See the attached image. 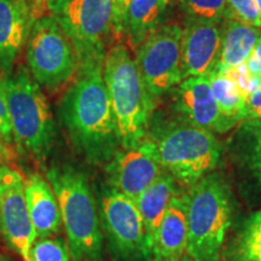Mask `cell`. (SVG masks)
Segmentation results:
<instances>
[{"mask_svg":"<svg viewBox=\"0 0 261 261\" xmlns=\"http://www.w3.org/2000/svg\"><path fill=\"white\" fill-rule=\"evenodd\" d=\"M103 64L79 65V76L61 104V120L71 143L94 165L109 162L121 146Z\"/></svg>","mask_w":261,"mask_h":261,"instance_id":"obj_1","label":"cell"},{"mask_svg":"<svg viewBox=\"0 0 261 261\" xmlns=\"http://www.w3.org/2000/svg\"><path fill=\"white\" fill-rule=\"evenodd\" d=\"M47 180L56 194L73 261H100L103 233L96 200L86 175L74 166L55 165Z\"/></svg>","mask_w":261,"mask_h":261,"instance_id":"obj_2","label":"cell"},{"mask_svg":"<svg viewBox=\"0 0 261 261\" xmlns=\"http://www.w3.org/2000/svg\"><path fill=\"white\" fill-rule=\"evenodd\" d=\"M103 73L121 148H133L145 139L154 109V96L146 87L137 62L122 45H116L107 52Z\"/></svg>","mask_w":261,"mask_h":261,"instance_id":"obj_3","label":"cell"},{"mask_svg":"<svg viewBox=\"0 0 261 261\" xmlns=\"http://www.w3.org/2000/svg\"><path fill=\"white\" fill-rule=\"evenodd\" d=\"M231 192L220 175L210 173L187 194L188 249L194 261H218L231 225Z\"/></svg>","mask_w":261,"mask_h":261,"instance_id":"obj_4","label":"cell"},{"mask_svg":"<svg viewBox=\"0 0 261 261\" xmlns=\"http://www.w3.org/2000/svg\"><path fill=\"white\" fill-rule=\"evenodd\" d=\"M16 143L37 161H45L54 149L56 125L50 106L24 68L2 80Z\"/></svg>","mask_w":261,"mask_h":261,"instance_id":"obj_5","label":"cell"},{"mask_svg":"<svg viewBox=\"0 0 261 261\" xmlns=\"http://www.w3.org/2000/svg\"><path fill=\"white\" fill-rule=\"evenodd\" d=\"M152 140L163 171L189 187L212 173L220 160V143L213 132L189 122L169 126Z\"/></svg>","mask_w":261,"mask_h":261,"instance_id":"obj_6","label":"cell"},{"mask_svg":"<svg viewBox=\"0 0 261 261\" xmlns=\"http://www.w3.org/2000/svg\"><path fill=\"white\" fill-rule=\"evenodd\" d=\"M47 6L73 44L79 65L104 61L114 0H47Z\"/></svg>","mask_w":261,"mask_h":261,"instance_id":"obj_7","label":"cell"},{"mask_svg":"<svg viewBox=\"0 0 261 261\" xmlns=\"http://www.w3.org/2000/svg\"><path fill=\"white\" fill-rule=\"evenodd\" d=\"M27 61L34 79L51 89L67 83L79 69L76 51L54 16H44L33 23Z\"/></svg>","mask_w":261,"mask_h":261,"instance_id":"obj_8","label":"cell"},{"mask_svg":"<svg viewBox=\"0 0 261 261\" xmlns=\"http://www.w3.org/2000/svg\"><path fill=\"white\" fill-rule=\"evenodd\" d=\"M100 224L113 253L122 261H150V249L136 201L108 188L99 203Z\"/></svg>","mask_w":261,"mask_h":261,"instance_id":"obj_9","label":"cell"},{"mask_svg":"<svg viewBox=\"0 0 261 261\" xmlns=\"http://www.w3.org/2000/svg\"><path fill=\"white\" fill-rule=\"evenodd\" d=\"M182 31L178 24L160 25L138 46L137 65L152 96L180 84Z\"/></svg>","mask_w":261,"mask_h":261,"instance_id":"obj_10","label":"cell"},{"mask_svg":"<svg viewBox=\"0 0 261 261\" xmlns=\"http://www.w3.org/2000/svg\"><path fill=\"white\" fill-rule=\"evenodd\" d=\"M0 231L9 246L29 261L37 233L25 201L24 178L6 165H0Z\"/></svg>","mask_w":261,"mask_h":261,"instance_id":"obj_11","label":"cell"},{"mask_svg":"<svg viewBox=\"0 0 261 261\" xmlns=\"http://www.w3.org/2000/svg\"><path fill=\"white\" fill-rule=\"evenodd\" d=\"M108 188L136 200L143 191L161 177L163 168L158 146L152 139L121 149L107 163Z\"/></svg>","mask_w":261,"mask_h":261,"instance_id":"obj_12","label":"cell"},{"mask_svg":"<svg viewBox=\"0 0 261 261\" xmlns=\"http://www.w3.org/2000/svg\"><path fill=\"white\" fill-rule=\"evenodd\" d=\"M221 29L213 22L188 21L181 39V76H210L220 55Z\"/></svg>","mask_w":261,"mask_h":261,"instance_id":"obj_13","label":"cell"},{"mask_svg":"<svg viewBox=\"0 0 261 261\" xmlns=\"http://www.w3.org/2000/svg\"><path fill=\"white\" fill-rule=\"evenodd\" d=\"M177 108L189 123L211 132H226L236 125L221 114L208 76L181 80L177 90Z\"/></svg>","mask_w":261,"mask_h":261,"instance_id":"obj_14","label":"cell"},{"mask_svg":"<svg viewBox=\"0 0 261 261\" xmlns=\"http://www.w3.org/2000/svg\"><path fill=\"white\" fill-rule=\"evenodd\" d=\"M33 23L27 0H0V69L5 75L12 73Z\"/></svg>","mask_w":261,"mask_h":261,"instance_id":"obj_15","label":"cell"},{"mask_svg":"<svg viewBox=\"0 0 261 261\" xmlns=\"http://www.w3.org/2000/svg\"><path fill=\"white\" fill-rule=\"evenodd\" d=\"M187 194L173 197L152 243L150 261H180L187 255Z\"/></svg>","mask_w":261,"mask_h":261,"instance_id":"obj_16","label":"cell"},{"mask_svg":"<svg viewBox=\"0 0 261 261\" xmlns=\"http://www.w3.org/2000/svg\"><path fill=\"white\" fill-rule=\"evenodd\" d=\"M24 194L37 238L51 237L60 232V204L48 180L39 173H33L24 179Z\"/></svg>","mask_w":261,"mask_h":261,"instance_id":"obj_17","label":"cell"},{"mask_svg":"<svg viewBox=\"0 0 261 261\" xmlns=\"http://www.w3.org/2000/svg\"><path fill=\"white\" fill-rule=\"evenodd\" d=\"M260 38L259 28L228 19L221 29L220 55L213 73H225L246 63Z\"/></svg>","mask_w":261,"mask_h":261,"instance_id":"obj_18","label":"cell"},{"mask_svg":"<svg viewBox=\"0 0 261 261\" xmlns=\"http://www.w3.org/2000/svg\"><path fill=\"white\" fill-rule=\"evenodd\" d=\"M174 179L163 172L158 180L152 182L150 187L136 198V204L144 223L146 242H148L150 253H151L152 243H154L156 232L160 224L165 217L166 211L179 190Z\"/></svg>","mask_w":261,"mask_h":261,"instance_id":"obj_19","label":"cell"},{"mask_svg":"<svg viewBox=\"0 0 261 261\" xmlns=\"http://www.w3.org/2000/svg\"><path fill=\"white\" fill-rule=\"evenodd\" d=\"M166 0H133L127 10L122 32L133 46L138 47L160 27L165 12Z\"/></svg>","mask_w":261,"mask_h":261,"instance_id":"obj_20","label":"cell"},{"mask_svg":"<svg viewBox=\"0 0 261 261\" xmlns=\"http://www.w3.org/2000/svg\"><path fill=\"white\" fill-rule=\"evenodd\" d=\"M208 79L221 114L234 123L243 121L248 97L236 81L225 73H212Z\"/></svg>","mask_w":261,"mask_h":261,"instance_id":"obj_21","label":"cell"},{"mask_svg":"<svg viewBox=\"0 0 261 261\" xmlns=\"http://www.w3.org/2000/svg\"><path fill=\"white\" fill-rule=\"evenodd\" d=\"M238 261H261V210L244 221L236 241Z\"/></svg>","mask_w":261,"mask_h":261,"instance_id":"obj_22","label":"cell"},{"mask_svg":"<svg viewBox=\"0 0 261 261\" xmlns=\"http://www.w3.org/2000/svg\"><path fill=\"white\" fill-rule=\"evenodd\" d=\"M240 137L248 171L261 188V119L247 120L241 129Z\"/></svg>","mask_w":261,"mask_h":261,"instance_id":"obj_23","label":"cell"},{"mask_svg":"<svg viewBox=\"0 0 261 261\" xmlns=\"http://www.w3.org/2000/svg\"><path fill=\"white\" fill-rule=\"evenodd\" d=\"M188 21L213 22L220 24L231 16V8L227 0H179Z\"/></svg>","mask_w":261,"mask_h":261,"instance_id":"obj_24","label":"cell"},{"mask_svg":"<svg viewBox=\"0 0 261 261\" xmlns=\"http://www.w3.org/2000/svg\"><path fill=\"white\" fill-rule=\"evenodd\" d=\"M70 249L61 237L39 238L32 246L29 261H70Z\"/></svg>","mask_w":261,"mask_h":261,"instance_id":"obj_25","label":"cell"},{"mask_svg":"<svg viewBox=\"0 0 261 261\" xmlns=\"http://www.w3.org/2000/svg\"><path fill=\"white\" fill-rule=\"evenodd\" d=\"M12 142H14V133L10 121L8 103L0 80V160L8 159Z\"/></svg>","mask_w":261,"mask_h":261,"instance_id":"obj_26","label":"cell"},{"mask_svg":"<svg viewBox=\"0 0 261 261\" xmlns=\"http://www.w3.org/2000/svg\"><path fill=\"white\" fill-rule=\"evenodd\" d=\"M234 17L243 23L252 27L261 28L260 15L257 11L255 0H227Z\"/></svg>","mask_w":261,"mask_h":261,"instance_id":"obj_27","label":"cell"},{"mask_svg":"<svg viewBox=\"0 0 261 261\" xmlns=\"http://www.w3.org/2000/svg\"><path fill=\"white\" fill-rule=\"evenodd\" d=\"M225 74H227L228 76L232 77L236 81L240 89L243 91V93L247 97H249L253 92H255L256 90H259L261 87V84L259 80H256L255 77L250 75L249 71L247 69L246 63L240 65V67L233 68V69L225 71Z\"/></svg>","mask_w":261,"mask_h":261,"instance_id":"obj_28","label":"cell"},{"mask_svg":"<svg viewBox=\"0 0 261 261\" xmlns=\"http://www.w3.org/2000/svg\"><path fill=\"white\" fill-rule=\"evenodd\" d=\"M261 119V87L248 97L243 120Z\"/></svg>","mask_w":261,"mask_h":261,"instance_id":"obj_29","label":"cell"},{"mask_svg":"<svg viewBox=\"0 0 261 261\" xmlns=\"http://www.w3.org/2000/svg\"><path fill=\"white\" fill-rule=\"evenodd\" d=\"M247 69L252 76L260 81L261 84V38L254 47V50L246 62Z\"/></svg>","mask_w":261,"mask_h":261,"instance_id":"obj_30","label":"cell"},{"mask_svg":"<svg viewBox=\"0 0 261 261\" xmlns=\"http://www.w3.org/2000/svg\"><path fill=\"white\" fill-rule=\"evenodd\" d=\"M133 0H114V11H113V28L117 32L122 31L123 21L127 10Z\"/></svg>","mask_w":261,"mask_h":261,"instance_id":"obj_31","label":"cell"},{"mask_svg":"<svg viewBox=\"0 0 261 261\" xmlns=\"http://www.w3.org/2000/svg\"><path fill=\"white\" fill-rule=\"evenodd\" d=\"M255 4H256V6H257V11H259L260 21H261V0H255Z\"/></svg>","mask_w":261,"mask_h":261,"instance_id":"obj_32","label":"cell"},{"mask_svg":"<svg viewBox=\"0 0 261 261\" xmlns=\"http://www.w3.org/2000/svg\"><path fill=\"white\" fill-rule=\"evenodd\" d=\"M180 261H194V260H192V259H191V257H190V256H189V255H185L184 257H182V259H181Z\"/></svg>","mask_w":261,"mask_h":261,"instance_id":"obj_33","label":"cell"},{"mask_svg":"<svg viewBox=\"0 0 261 261\" xmlns=\"http://www.w3.org/2000/svg\"><path fill=\"white\" fill-rule=\"evenodd\" d=\"M0 261H10L8 257H5V256H2L0 255Z\"/></svg>","mask_w":261,"mask_h":261,"instance_id":"obj_34","label":"cell"}]
</instances>
